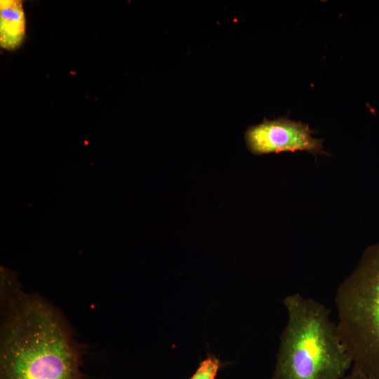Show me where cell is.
Returning <instances> with one entry per match:
<instances>
[{
	"label": "cell",
	"mask_w": 379,
	"mask_h": 379,
	"mask_svg": "<svg viewBox=\"0 0 379 379\" xmlns=\"http://www.w3.org/2000/svg\"><path fill=\"white\" fill-rule=\"evenodd\" d=\"M25 38V17L22 1H0V45L13 51L21 46Z\"/></svg>",
	"instance_id": "obj_5"
},
{
	"label": "cell",
	"mask_w": 379,
	"mask_h": 379,
	"mask_svg": "<svg viewBox=\"0 0 379 379\" xmlns=\"http://www.w3.org/2000/svg\"><path fill=\"white\" fill-rule=\"evenodd\" d=\"M307 124L286 117L273 120L264 119L249 126L244 138L248 150L255 155L283 152L305 151L314 155L325 154L323 140L312 136Z\"/></svg>",
	"instance_id": "obj_4"
},
{
	"label": "cell",
	"mask_w": 379,
	"mask_h": 379,
	"mask_svg": "<svg viewBox=\"0 0 379 379\" xmlns=\"http://www.w3.org/2000/svg\"><path fill=\"white\" fill-rule=\"evenodd\" d=\"M343 379H373L357 368L352 366L350 372Z\"/></svg>",
	"instance_id": "obj_7"
},
{
	"label": "cell",
	"mask_w": 379,
	"mask_h": 379,
	"mask_svg": "<svg viewBox=\"0 0 379 379\" xmlns=\"http://www.w3.org/2000/svg\"><path fill=\"white\" fill-rule=\"evenodd\" d=\"M334 302L338 334L352 366L379 379V242L364 251Z\"/></svg>",
	"instance_id": "obj_3"
},
{
	"label": "cell",
	"mask_w": 379,
	"mask_h": 379,
	"mask_svg": "<svg viewBox=\"0 0 379 379\" xmlns=\"http://www.w3.org/2000/svg\"><path fill=\"white\" fill-rule=\"evenodd\" d=\"M3 286L0 379H82L81 352L59 314L41 298Z\"/></svg>",
	"instance_id": "obj_1"
},
{
	"label": "cell",
	"mask_w": 379,
	"mask_h": 379,
	"mask_svg": "<svg viewBox=\"0 0 379 379\" xmlns=\"http://www.w3.org/2000/svg\"><path fill=\"white\" fill-rule=\"evenodd\" d=\"M283 303L288 318L271 379H343L352 361L326 307L299 293Z\"/></svg>",
	"instance_id": "obj_2"
},
{
	"label": "cell",
	"mask_w": 379,
	"mask_h": 379,
	"mask_svg": "<svg viewBox=\"0 0 379 379\" xmlns=\"http://www.w3.org/2000/svg\"><path fill=\"white\" fill-rule=\"evenodd\" d=\"M220 361L213 355L202 360L194 374L189 379H215L221 367Z\"/></svg>",
	"instance_id": "obj_6"
}]
</instances>
